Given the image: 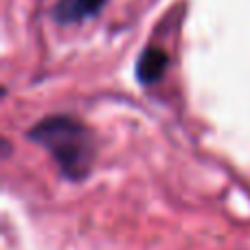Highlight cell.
<instances>
[{
  "instance_id": "6da1fadb",
  "label": "cell",
  "mask_w": 250,
  "mask_h": 250,
  "mask_svg": "<svg viewBox=\"0 0 250 250\" xmlns=\"http://www.w3.org/2000/svg\"><path fill=\"white\" fill-rule=\"evenodd\" d=\"M29 138L53 156L66 178L82 180L95 160V138L83 123L73 117H48L29 129Z\"/></svg>"
},
{
  "instance_id": "3957f363",
  "label": "cell",
  "mask_w": 250,
  "mask_h": 250,
  "mask_svg": "<svg viewBox=\"0 0 250 250\" xmlns=\"http://www.w3.org/2000/svg\"><path fill=\"white\" fill-rule=\"evenodd\" d=\"M169 64V57L163 48H156V46H149L145 53L141 55L138 60V68H136V75L143 83H154L163 77L165 68Z\"/></svg>"
},
{
  "instance_id": "7a4b0ae2",
  "label": "cell",
  "mask_w": 250,
  "mask_h": 250,
  "mask_svg": "<svg viewBox=\"0 0 250 250\" xmlns=\"http://www.w3.org/2000/svg\"><path fill=\"white\" fill-rule=\"evenodd\" d=\"M105 0H60L53 9V18L62 24H75L95 16Z\"/></svg>"
}]
</instances>
